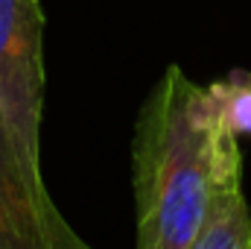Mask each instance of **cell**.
<instances>
[{"instance_id":"cell-1","label":"cell","mask_w":251,"mask_h":249,"mask_svg":"<svg viewBox=\"0 0 251 249\" xmlns=\"http://www.w3.org/2000/svg\"><path fill=\"white\" fill-rule=\"evenodd\" d=\"M231 179H243L240 135L219 118L207 85L170 64L134 124V249H190Z\"/></svg>"},{"instance_id":"cell-2","label":"cell","mask_w":251,"mask_h":249,"mask_svg":"<svg viewBox=\"0 0 251 249\" xmlns=\"http://www.w3.org/2000/svg\"><path fill=\"white\" fill-rule=\"evenodd\" d=\"M0 249H94L64 220L35 161L0 109Z\"/></svg>"},{"instance_id":"cell-3","label":"cell","mask_w":251,"mask_h":249,"mask_svg":"<svg viewBox=\"0 0 251 249\" xmlns=\"http://www.w3.org/2000/svg\"><path fill=\"white\" fill-rule=\"evenodd\" d=\"M44 12L38 0H0V109L24 150L41 161Z\"/></svg>"},{"instance_id":"cell-4","label":"cell","mask_w":251,"mask_h":249,"mask_svg":"<svg viewBox=\"0 0 251 249\" xmlns=\"http://www.w3.org/2000/svg\"><path fill=\"white\" fill-rule=\"evenodd\" d=\"M190 249H251V214L243 196V179H231L216 190Z\"/></svg>"},{"instance_id":"cell-5","label":"cell","mask_w":251,"mask_h":249,"mask_svg":"<svg viewBox=\"0 0 251 249\" xmlns=\"http://www.w3.org/2000/svg\"><path fill=\"white\" fill-rule=\"evenodd\" d=\"M219 118L234 135H251V73L231 70L225 79L207 85Z\"/></svg>"}]
</instances>
